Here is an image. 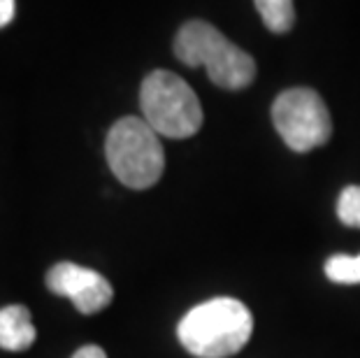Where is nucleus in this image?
Here are the masks:
<instances>
[{"mask_svg":"<svg viewBox=\"0 0 360 358\" xmlns=\"http://www.w3.org/2000/svg\"><path fill=\"white\" fill-rule=\"evenodd\" d=\"M47 288L56 295L70 298L82 314H96L114 298V288L107 277L70 261L56 263L47 272Z\"/></svg>","mask_w":360,"mask_h":358,"instance_id":"nucleus-6","label":"nucleus"},{"mask_svg":"<svg viewBox=\"0 0 360 358\" xmlns=\"http://www.w3.org/2000/svg\"><path fill=\"white\" fill-rule=\"evenodd\" d=\"M37 331L24 305H7L0 307V349L7 352H26L33 347Z\"/></svg>","mask_w":360,"mask_h":358,"instance_id":"nucleus-7","label":"nucleus"},{"mask_svg":"<svg viewBox=\"0 0 360 358\" xmlns=\"http://www.w3.org/2000/svg\"><path fill=\"white\" fill-rule=\"evenodd\" d=\"M263 24L272 33H288L295 24L293 0H254Z\"/></svg>","mask_w":360,"mask_h":358,"instance_id":"nucleus-8","label":"nucleus"},{"mask_svg":"<svg viewBox=\"0 0 360 358\" xmlns=\"http://www.w3.org/2000/svg\"><path fill=\"white\" fill-rule=\"evenodd\" d=\"M72 358H107V354L98 345H86V347H82L79 352H75Z\"/></svg>","mask_w":360,"mask_h":358,"instance_id":"nucleus-12","label":"nucleus"},{"mask_svg":"<svg viewBox=\"0 0 360 358\" xmlns=\"http://www.w3.org/2000/svg\"><path fill=\"white\" fill-rule=\"evenodd\" d=\"M337 217L344 226L360 228V186L351 184L342 188L340 198H337Z\"/></svg>","mask_w":360,"mask_h":358,"instance_id":"nucleus-10","label":"nucleus"},{"mask_svg":"<svg viewBox=\"0 0 360 358\" xmlns=\"http://www.w3.org/2000/svg\"><path fill=\"white\" fill-rule=\"evenodd\" d=\"M174 54L184 65H205L210 79L221 89L240 91L256 77V63L247 51L233 44L219 28L193 19L179 28Z\"/></svg>","mask_w":360,"mask_h":358,"instance_id":"nucleus-2","label":"nucleus"},{"mask_svg":"<svg viewBox=\"0 0 360 358\" xmlns=\"http://www.w3.org/2000/svg\"><path fill=\"white\" fill-rule=\"evenodd\" d=\"M105 156L114 177L135 191L154 186L165 167L158 133L142 117H124L110 128Z\"/></svg>","mask_w":360,"mask_h":358,"instance_id":"nucleus-3","label":"nucleus"},{"mask_svg":"<svg viewBox=\"0 0 360 358\" xmlns=\"http://www.w3.org/2000/svg\"><path fill=\"white\" fill-rule=\"evenodd\" d=\"M254 333V317L237 298H212L186 312L177 338L198 358H226L237 354Z\"/></svg>","mask_w":360,"mask_h":358,"instance_id":"nucleus-1","label":"nucleus"},{"mask_svg":"<svg viewBox=\"0 0 360 358\" xmlns=\"http://www.w3.org/2000/svg\"><path fill=\"white\" fill-rule=\"evenodd\" d=\"M326 277L335 284H360V256H330L326 261Z\"/></svg>","mask_w":360,"mask_h":358,"instance_id":"nucleus-9","label":"nucleus"},{"mask_svg":"<svg viewBox=\"0 0 360 358\" xmlns=\"http://www.w3.org/2000/svg\"><path fill=\"white\" fill-rule=\"evenodd\" d=\"M14 19V0H0V28Z\"/></svg>","mask_w":360,"mask_h":358,"instance_id":"nucleus-11","label":"nucleus"},{"mask_svg":"<svg viewBox=\"0 0 360 358\" xmlns=\"http://www.w3.org/2000/svg\"><path fill=\"white\" fill-rule=\"evenodd\" d=\"M272 121L281 140L297 154L321 147L333 135V119L314 89H288L272 105Z\"/></svg>","mask_w":360,"mask_h":358,"instance_id":"nucleus-5","label":"nucleus"},{"mask_svg":"<svg viewBox=\"0 0 360 358\" xmlns=\"http://www.w3.org/2000/svg\"><path fill=\"white\" fill-rule=\"evenodd\" d=\"M140 108L142 119L165 138H191L202 126V108L198 96L179 75L170 70H154L144 77Z\"/></svg>","mask_w":360,"mask_h":358,"instance_id":"nucleus-4","label":"nucleus"}]
</instances>
